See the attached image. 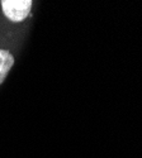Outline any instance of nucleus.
<instances>
[{
  "label": "nucleus",
  "mask_w": 142,
  "mask_h": 158,
  "mask_svg": "<svg viewBox=\"0 0 142 158\" xmlns=\"http://www.w3.org/2000/svg\"><path fill=\"white\" fill-rule=\"evenodd\" d=\"M3 11L8 19L13 22H22L28 17L32 8L31 0H3Z\"/></svg>",
  "instance_id": "obj_1"
},
{
  "label": "nucleus",
  "mask_w": 142,
  "mask_h": 158,
  "mask_svg": "<svg viewBox=\"0 0 142 158\" xmlns=\"http://www.w3.org/2000/svg\"><path fill=\"white\" fill-rule=\"evenodd\" d=\"M14 64V57L10 55V52L5 49H0V85L3 84L5 77Z\"/></svg>",
  "instance_id": "obj_2"
}]
</instances>
